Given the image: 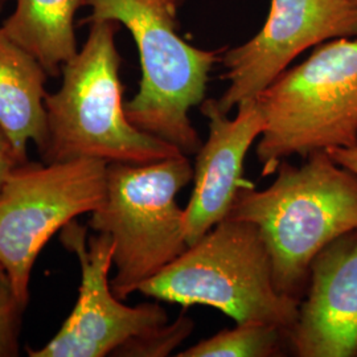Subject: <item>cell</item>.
Returning a JSON list of instances; mask_svg holds the SVG:
<instances>
[{
    "label": "cell",
    "instance_id": "5bb4252c",
    "mask_svg": "<svg viewBox=\"0 0 357 357\" xmlns=\"http://www.w3.org/2000/svg\"><path fill=\"white\" fill-rule=\"evenodd\" d=\"M289 335L281 327L249 320L237 323L192 345L178 354V357H274L283 355V342Z\"/></svg>",
    "mask_w": 357,
    "mask_h": 357
},
{
    "label": "cell",
    "instance_id": "52a82bcc",
    "mask_svg": "<svg viewBox=\"0 0 357 357\" xmlns=\"http://www.w3.org/2000/svg\"><path fill=\"white\" fill-rule=\"evenodd\" d=\"M107 163L75 159L26 162L0 192V262L20 303H29V283L40 252L66 224L102 204Z\"/></svg>",
    "mask_w": 357,
    "mask_h": 357
},
{
    "label": "cell",
    "instance_id": "4fadbf2b",
    "mask_svg": "<svg viewBox=\"0 0 357 357\" xmlns=\"http://www.w3.org/2000/svg\"><path fill=\"white\" fill-rule=\"evenodd\" d=\"M82 0H16L1 31L31 53L48 76L59 77L77 54L75 16Z\"/></svg>",
    "mask_w": 357,
    "mask_h": 357
},
{
    "label": "cell",
    "instance_id": "7a4b0ae2",
    "mask_svg": "<svg viewBox=\"0 0 357 357\" xmlns=\"http://www.w3.org/2000/svg\"><path fill=\"white\" fill-rule=\"evenodd\" d=\"M89 26L85 45L61 69V88L47 93L48 142L41 160L150 165L180 155L175 146L143 132L126 116L115 44L119 23L93 20Z\"/></svg>",
    "mask_w": 357,
    "mask_h": 357
},
{
    "label": "cell",
    "instance_id": "9a60e30c",
    "mask_svg": "<svg viewBox=\"0 0 357 357\" xmlns=\"http://www.w3.org/2000/svg\"><path fill=\"white\" fill-rule=\"evenodd\" d=\"M193 319L181 314L172 323L167 321L153 330L142 332L119 345L112 356L165 357L171 355L193 332Z\"/></svg>",
    "mask_w": 357,
    "mask_h": 357
},
{
    "label": "cell",
    "instance_id": "e0dca14e",
    "mask_svg": "<svg viewBox=\"0 0 357 357\" xmlns=\"http://www.w3.org/2000/svg\"><path fill=\"white\" fill-rule=\"evenodd\" d=\"M26 162L28 156L20 153L8 132L0 125V192L13 171Z\"/></svg>",
    "mask_w": 357,
    "mask_h": 357
},
{
    "label": "cell",
    "instance_id": "2e32d148",
    "mask_svg": "<svg viewBox=\"0 0 357 357\" xmlns=\"http://www.w3.org/2000/svg\"><path fill=\"white\" fill-rule=\"evenodd\" d=\"M24 311L10 275L0 262V357L19 355Z\"/></svg>",
    "mask_w": 357,
    "mask_h": 357
},
{
    "label": "cell",
    "instance_id": "3957f363",
    "mask_svg": "<svg viewBox=\"0 0 357 357\" xmlns=\"http://www.w3.org/2000/svg\"><path fill=\"white\" fill-rule=\"evenodd\" d=\"M183 0H82L86 23L113 20L126 26L141 59L138 93L125 103L128 121L143 132L196 155L203 141L190 110L205 100L212 68L224 50L206 51L183 40L178 10Z\"/></svg>",
    "mask_w": 357,
    "mask_h": 357
},
{
    "label": "cell",
    "instance_id": "7c38bea8",
    "mask_svg": "<svg viewBox=\"0 0 357 357\" xmlns=\"http://www.w3.org/2000/svg\"><path fill=\"white\" fill-rule=\"evenodd\" d=\"M47 70L0 28V125L26 156L28 142L38 153L48 142Z\"/></svg>",
    "mask_w": 357,
    "mask_h": 357
},
{
    "label": "cell",
    "instance_id": "d6986e66",
    "mask_svg": "<svg viewBox=\"0 0 357 357\" xmlns=\"http://www.w3.org/2000/svg\"><path fill=\"white\" fill-rule=\"evenodd\" d=\"M4 1H6V0H0V6H1Z\"/></svg>",
    "mask_w": 357,
    "mask_h": 357
},
{
    "label": "cell",
    "instance_id": "ffe728a7",
    "mask_svg": "<svg viewBox=\"0 0 357 357\" xmlns=\"http://www.w3.org/2000/svg\"><path fill=\"white\" fill-rule=\"evenodd\" d=\"M352 1H355V3H357V0H352Z\"/></svg>",
    "mask_w": 357,
    "mask_h": 357
},
{
    "label": "cell",
    "instance_id": "277c9868",
    "mask_svg": "<svg viewBox=\"0 0 357 357\" xmlns=\"http://www.w3.org/2000/svg\"><path fill=\"white\" fill-rule=\"evenodd\" d=\"M138 293L183 307H213L236 323L259 320L290 335L301 301L280 293L268 246L255 224L224 218L142 283Z\"/></svg>",
    "mask_w": 357,
    "mask_h": 357
},
{
    "label": "cell",
    "instance_id": "6da1fadb",
    "mask_svg": "<svg viewBox=\"0 0 357 357\" xmlns=\"http://www.w3.org/2000/svg\"><path fill=\"white\" fill-rule=\"evenodd\" d=\"M301 167L282 162L266 190L238 192L229 218L255 224L268 246L280 293L303 299L315 255L357 229V175L327 151Z\"/></svg>",
    "mask_w": 357,
    "mask_h": 357
},
{
    "label": "cell",
    "instance_id": "ba28073f",
    "mask_svg": "<svg viewBox=\"0 0 357 357\" xmlns=\"http://www.w3.org/2000/svg\"><path fill=\"white\" fill-rule=\"evenodd\" d=\"M89 227L76 220L60 230V241L76 255L81 284L76 306L59 332L38 348L28 349L31 357H103L130 337L168 321L159 303L126 306L110 286L113 240L103 233L88 234Z\"/></svg>",
    "mask_w": 357,
    "mask_h": 357
},
{
    "label": "cell",
    "instance_id": "8fae6325",
    "mask_svg": "<svg viewBox=\"0 0 357 357\" xmlns=\"http://www.w3.org/2000/svg\"><path fill=\"white\" fill-rule=\"evenodd\" d=\"M289 342L299 357L357 356V229L312 259Z\"/></svg>",
    "mask_w": 357,
    "mask_h": 357
},
{
    "label": "cell",
    "instance_id": "5b68a950",
    "mask_svg": "<svg viewBox=\"0 0 357 357\" xmlns=\"http://www.w3.org/2000/svg\"><path fill=\"white\" fill-rule=\"evenodd\" d=\"M255 101L264 116L257 144L262 176L294 155L357 146V38L330 40L286 69Z\"/></svg>",
    "mask_w": 357,
    "mask_h": 357
},
{
    "label": "cell",
    "instance_id": "8992f818",
    "mask_svg": "<svg viewBox=\"0 0 357 357\" xmlns=\"http://www.w3.org/2000/svg\"><path fill=\"white\" fill-rule=\"evenodd\" d=\"M192 180L193 167L184 153L150 165H107L106 195L88 227L113 240L110 286L118 299L137 293L187 250L176 195Z\"/></svg>",
    "mask_w": 357,
    "mask_h": 357
},
{
    "label": "cell",
    "instance_id": "30bf717a",
    "mask_svg": "<svg viewBox=\"0 0 357 357\" xmlns=\"http://www.w3.org/2000/svg\"><path fill=\"white\" fill-rule=\"evenodd\" d=\"M199 107L208 119L209 135L196 153L193 191L184 208L183 228L188 246L228 217L238 192L255 185L243 178V163L264 130L255 98L240 103L233 119L213 98L204 100Z\"/></svg>",
    "mask_w": 357,
    "mask_h": 357
},
{
    "label": "cell",
    "instance_id": "9c48e42d",
    "mask_svg": "<svg viewBox=\"0 0 357 357\" xmlns=\"http://www.w3.org/2000/svg\"><path fill=\"white\" fill-rule=\"evenodd\" d=\"M357 38L352 0H271L265 24L238 47L224 50L222 79L229 85L217 100L222 112L257 96L308 48L330 40Z\"/></svg>",
    "mask_w": 357,
    "mask_h": 357
},
{
    "label": "cell",
    "instance_id": "44dd1931",
    "mask_svg": "<svg viewBox=\"0 0 357 357\" xmlns=\"http://www.w3.org/2000/svg\"><path fill=\"white\" fill-rule=\"evenodd\" d=\"M0 7H1V6H0Z\"/></svg>",
    "mask_w": 357,
    "mask_h": 357
},
{
    "label": "cell",
    "instance_id": "ac0fdd59",
    "mask_svg": "<svg viewBox=\"0 0 357 357\" xmlns=\"http://www.w3.org/2000/svg\"><path fill=\"white\" fill-rule=\"evenodd\" d=\"M327 153L337 165L348 168L349 171L355 172L357 175V146L344 147V149H332Z\"/></svg>",
    "mask_w": 357,
    "mask_h": 357
}]
</instances>
